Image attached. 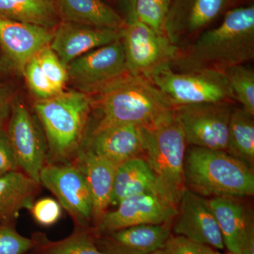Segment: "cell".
Wrapping results in <instances>:
<instances>
[{
	"label": "cell",
	"mask_w": 254,
	"mask_h": 254,
	"mask_svg": "<svg viewBox=\"0 0 254 254\" xmlns=\"http://www.w3.org/2000/svg\"><path fill=\"white\" fill-rule=\"evenodd\" d=\"M254 58V6H240L227 11L218 27L203 32L179 48L171 64L179 72L227 68Z\"/></svg>",
	"instance_id": "obj_1"
},
{
	"label": "cell",
	"mask_w": 254,
	"mask_h": 254,
	"mask_svg": "<svg viewBox=\"0 0 254 254\" xmlns=\"http://www.w3.org/2000/svg\"><path fill=\"white\" fill-rule=\"evenodd\" d=\"M94 128L133 125L150 128L174 116V107L148 78L127 72L88 93Z\"/></svg>",
	"instance_id": "obj_2"
},
{
	"label": "cell",
	"mask_w": 254,
	"mask_h": 254,
	"mask_svg": "<svg viewBox=\"0 0 254 254\" xmlns=\"http://www.w3.org/2000/svg\"><path fill=\"white\" fill-rule=\"evenodd\" d=\"M34 110L48 143L47 163H72L81 151L92 114L90 95L83 91H63L36 100Z\"/></svg>",
	"instance_id": "obj_3"
},
{
	"label": "cell",
	"mask_w": 254,
	"mask_h": 254,
	"mask_svg": "<svg viewBox=\"0 0 254 254\" xmlns=\"http://www.w3.org/2000/svg\"><path fill=\"white\" fill-rule=\"evenodd\" d=\"M185 187L203 197L252 196L254 174L248 165L223 150L193 146L184 163Z\"/></svg>",
	"instance_id": "obj_4"
},
{
	"label": "cell",
	"mask_w": 254,
	"mask_h": 254,
	"mask_svg": "<svg viewBox=\"0 0 254 254\" xmlns=\"http://www.w3.org/2000/svg\"><path fill=\"white\" fill-rule=\"evenodd\" d=\"M144 151L142 156L156 179L159 193L178 207L186 189L184 163L187 141L181 127L173 118L153 128H143Z\"/></svg>",
	"instance_id": "obj_5"
},
{
	"label": "cell",
	"mask_w": 254,
	"mask_h": 254,
	"mask_svg": "<svg viewBox=\"0 0 254 254\" xmlns=\"http://www.w3.org/2000/svg\"><path fill=\"white\" fill-rule=\"evenodd\" d=\"M150 81L174 108L200 103L236 101L226 76L220 71L201 70L179 72L167 65L157 70Z\"/></svg>",
	"instance_id": "obj_6"
},
{
	"label": "cell",
	"mask_w": 254,
	"mask_h": 254,
	"mask_svg": "<svg viewBox=\"0 0 254 254\" xmlns=\"http://www.w3.org/2000/svg\"><path fill=\"white\" fill-rule=\"evenodd\" d=\"M121 41L128 72L149 80L159 68L171 66L180 48L165 33L138 20L127 22Z\"/></svg>",
	"instance_id": "obj_7"
},
{
	"label": "cell",
	"mask_w": 254,
	"mask_h": 254,
	"mask_svg": "<svg viewBox=\"0 0 254 254\" xmlns=\"http://www.w3.org/2000/svg\"><path fill=\"white\" fill-rule=\"evenodd\" d=\"M234 103L230 102L184 105L174 110L187 145L210 150L227 149L229 125Z\"/></svg>",
	"instance_id": "obj_8"
},
{
	"label": "cell",
	"mask_w": 254,
	"mask_h": 254,
	"mask_svg": "<svg viewBox=\"0 0 254 254\" xmlns=\"http://www.w3.org/2000/svg\"><path fill=\"white\" fill-rule=\"evenodd\" d=\"M40 183L58 198L75 227L93 229L91 192L84 175L74 164L46 163L40 174Z\"/></svg>",
	"instance_id": "obj_9"
},
{
	"label": "cell",
	"mask_w": 254,
	"mask_h": 254,
	"mask_svg": "<svg viewBox=\"0 0 254 254\" xmlns=\"http://www.w3.org/2000/svg\"><path fill=\"white\" fill-rule=\"evenodd\" d=\"M6 129L18 168L40 183V174L47 163L48 148L36 115L22 102L15 100Z\"/></svg>",
	"instance_id": "obj_10"
},
{
	"label": "cell",
	"mask_w": 254,
	"mask_h": 254,
	"mask_svg": "<svg viewBox=\"0 0 254 254\" xmlns=\"http://www.w3.org/2000/svg\"><path fill=\"white\" fill-rule=\"evenodd\" d=\"M118 208L106 211L93 227L95 235L141 225H163L176 217L177 205L158 193H141L122 200Z\"/></svg>",
	"instance_id": "obj_11"
},
{
	"label": "cell",
	"mask_w": 254,
	"mask_h": 254,
	"mask_svg": "<svg viewBox=\"0 0 254 254\" xmlns=\"http://www.w3.org/2000/svg\"><path fill=\"white\" fill-rule=\"evenodd\" d=\"M66 68L68 78L81 91H95L128 72L121 39L78 57Z\"/></svg>",
	"instance_id": "obj_12"
},
{
	"label": "cell",
	"mask_w": 254,
	"mask_h": 254,
	"mask_svg": "<svg viewBox=\"0 0 254 254\" xmlns=\"http://www.w3.org/2000/svg\"><path fill=\"white\" fill-rule=\"evenodd\" d=\"M177 210L174 227L176 235L211 248L224 250L221 232L208 199L186 188Z\"/></svg>",
	"instance_id": "obj_13"
},
{
	"label": "cell",
	"mask_w": 254,
	"mask_h": 254,
	"mask_svg": "<svg viewBox=\"0 0 254 254\" xmlns=\"http://www.w3.org/2000/svg\"><path fill=\"white\" fill-rule=\"evenodd\" d=\"M53 29L19 22L0 15V49L11 66L23 74L26 64L49 46Z\"/></svg>",
	"instance_id": "obj_14"
},
{
	"label": "cell",
	"mask_w": 254,
	"mask_h": 254,
	"mask_svg": "<svg viewBox=\"0 0 254 254\" xmlns=\"http://www.w3.org/2000/svg\"><path fill=\"white\" fill-rule=\"evenodd\" d=\"M144 144L143 127L120 125L89 130L82 148L118 167L130 159L142 157Z\"/></svg>",
	"instance_id": "obj_15"
},
{
	"label": "cell",
	"mask_w": 254,
	"mask_h": 254,
	"mask_svg": "<svg viewBox=\"0 0 254 254\" xmlns=\"http://www.w3.org/2000/svg\"><path fill=\"white\" fill-rule=\"evenodd\" d=\"M228 0H181L170 9L165 33L182 48L195 40L227 6Z\"/></svg>",
	"instance_id": "obj_16"
},
{
	"label": "cell",
	"mask_w": 254,
	"mask_h": 254,
	"mask_svg": "<svg viewBox=\"0 0 254 254\" xmlns=\"http://www.w3.org/2000/svg\"><path fill=\"white\" fill-rule=\"evenodd\" d=\"M122 38V29L96 27L63 21L55 28L50 47L67 66L78 57Z\"/></svg>",
	"instance_id": "obj_17"
},
{
	"label": "cell",
	"mask_w": 254,
	"mask_h": 254,
	"mask_svg": "<svg viewBox=\"0 0 254 254\" xmlns=\"http://www.w3.org/2000/svg\"><path fill=\"white\" fill-rule=\"evenodd\" d=\"M170 236L166 224L141 225L95 235V241L107 254H150L163 250Z\"/></svg>",
	"instance_id": "obj_18"
},
{
	"label": "cell",
	"mask_w": 254,
	"mask_h": 254,
	"mask_svg": "<svg viewBox=\"0 0 254 254\" xmlns=\"http://www.w3.org/2000/svg\"><path fill=\"white\" fill-rule=\"evenodd\" d=\"M72 163L84 175L91 192L93 227L111 203L117 166L83 148Z\"/></svg>",
	"instance_id": "obj_19"
},
{
	"label": "cell",
	"mask_w": 254,
	"mask_h": 254,
	"mask_svg": "<svg viewBox=\"0 0 254 254\" xmlns=\"http://www.w3.org/2000/svg\"><path fill=\"white\" fill-rule=\"evenodd\" d=\"M41 186L19 170L0 177V224H15L21 210H31Z\"/></svg>",
	"instance_id": "obj_20"
},
{
	"label": "cell",
	"mask_w": 254,
	"mask_h": 254,
	"mask_svg": "<svg viewBox=\"0 0 254 254\" xmlns=\"http://www.w3.org/2000/svg\"><path fill=\"white\" fill-rule=\"evenodd\" d=\"M208 203L218 222L224 245L231 253L240 254L246 233L254 223L252 215L233 198H212Z\"/></svg>",
	"instance_id": "obj_21"
},
{
	"label": "cell",
	"mask_w": 254,
	"mask_h": 254,
	"mask_svg": "<svg viewBox=\"0 0 254 254\" xmlns=\"http://www.w3.org/2000/svg\"><path fill=\"white\" fill-rule=\"evenodd\" d=\"M146 193L160 194L154 173L144 159L137 157L117 167L110 205L117 206L127 197Z\"/></svg>",
	"instance_id": "obj_22"
},
{
	"label": "cell",
	"mask_w": 254,
	"mask_h": 254,
	"mask_svg": "<svg viewBox=\"0 0 254 254\" xmlns=\"http://www.w3.org/2000/svg\"><path fill=\"white\" fill-rule=\"evenodd\" d=\"M58 4L60 16L68 22L119 30L127 23L102 0H58Z\"/></svg>",
	"instance_id": "obj_23"
},
{
	"label": "cell",
	"mask_w": 254,
	"mask_h": 254,
	"mask_svg": "<svg viewBox=\"0 0 254 254\" xmlns=\"http://www.w3.org/2000/svg\"><path fill=\"white\" fill-rule=\"evenodd\" d=\"M0 15L50 29L56 28L61 18L58 0H0Z\"/></svg>",
	"instance_id": "obj_24"
},
{
	"label": "cell",
	"mask_w": 254,
	"mask_h": 254,
	"mask_svg": "<svg viewBox=\"0 0 254 254\" xmlns=\"http://www.w3.org/2000/svg\"><path fill=\"white\" fill-rule=\"evenodd\" d=\"M34 254H107L95 245L93 229L74 227L72 233L63 240H50L46 234L32 235Z\"/></svg>",
	"instance_id": "obj_25"
},
{
	"label": "cell",
	"mask_w": 254,
	"mask_h": 254,
	"mask_svg": "<svg viewBox=\"0 0 254 254\" xmlns=\"http://www.w3.org/2000/svg\"><path fill=\"white\" fill-rule=\"evenodd\" d=\"M227 152L239 160L254 166V115L243 108H234L230 117Z\"/></svg>",
	"instance_id": "obj_26"
},
{
	"label": "cell",
	"mask_w": 254,
	"mask_h": 254,
	"mask_svg": "<svg viewBox=\"0 0 254 254\" xmlns=\"http://www.w3.org/2000/svg\"><path fill=\"white\" fill-rule=\"evenodd\" d=\"M236 101L247 113L254 115V72L243 64L227 68L224 72Z\"/></svg>",
	"instance_id": "obj_27"
},
{
	"label": "cell",
	"mask_w": 254,
	"mask_h": 254,
	"mask_svg": "<svg viewBox=\"0 0 254 254\" xmlns=\"http://www.w3.org/2000/svg\"><path fill=\"white\" fill-rule=\"evenodd\" d=\"M171 0H136V19L155 31L165 33V24Z\"/></svg>",
	"instance_id": "obj_28"
},
{
	"label": "cell",
	"mask_w": 254,
	"mask_h": 254,
	"mask_svg": "<svg viewBox=\"0 0 254 254\" xmlns=\"http://www.w3.org/2000/svg\"><path fill=\"white\" fill-rule=\"evenodd\" d=\"M42 70L48 81L58 93L64 91L69 79L67 68L58 58L50 46L36 55Z\"/></svg>",
	"instance_id": "obj_29"
},
{
	"label": "cell",
	"mask_w": 254,
	"mask_h": 254,
	"mask_svg": "<svg viewBox=\"0 0 254 254\" xmlns=\"http://www.w3.org/2000/svg\"><path fill=\"white\" fill-rule=\"evenodd\" d=\"M23 75L36 100L48 99L58 94L42 70L36 56L25 66Z\"/></svg>",
	"instance_id": "obj_30"
},
{
	"label": "cell",
	"mask_w": 254,
	"mask_h": 254,
	"mask_svg": "<svg viewBox=\"0 0 254 254\" xmlns=\"http://www.w3.org/2000/svg\"><path fill=\"white\" fill-rule=\"evenodd\" d=\"M33 241L18 233L15 224H0V254H27Z\"/></svg>",
	"instance_id": "obj_31"
},
{
	"label": "cell",
	"mask_w": 254,
	"mask_h": 254,
	"mask_svg": "<svg viewBox=\"0 0 254 254\" xmlns=\"http://www.w3.org/2000/svg\"><path fill=\"white\" fill-rule=\"evenodd\" d=\"M30 210L37 223L43 227L55 225L62 215V206L59 202L49 197L35 201Z\"/></svg>",
	"instance_id": "obj_32"
},
{
	"label": "cell",
	"mask_w": 254,
	"mask_h": 254,
	"mask_svg": "<svg viewBox=\"0 0 254 254\" xmlns=\"http://www.w3.org/2000/svg\"><path fill=\"white\" fill-rule=\"evenodd\" d=\"M163 250L167 254H213L214 252L211 247L180 235L169 237Z\"/></svg>",
	"instance_id": "obj_33"
},
{
	"label": "cell",
	"mask_w": 254,
	"mask_h": 254,
	"mask_svg": "<svg viewBox=\"0 0 254 254\" xmlns=\"http://www.w3.org/2000/svg\"><path fill=\"white\" fill-rule=\"evenodd\" d=\"M18 170L6 128L4 126L0 127V177Z\"/></svg>",
	"instance_id": "obj_34"
},
{
	"label": "cell",
	"mask_w": 254,
	"mask_h": 254,
	"mask_svg": "<svg viewBox=\"0 0 254 254\" xmlns=\"http://www.w3.org/2000/svg\"><path fill=\"white\" fill-rule=\"evenodd\" d=\"M12 90L6 85L0 84V127L9 120L14 103Z\"/></svg>",
	"instance_id": "obj_35"
},
{
	"label": "cell",
	"mask_w": 254,
	"mask_h": 254,
	"mask_svg": "<svg viewBox=\"0 0 254 254\" xmlns=\"http://www.w3.org/2000/svg\"><path fill=\"white\" fill-rule=\"evenodd\" d=\"M240 254H254V227L250 225L242 242Z\"/></svg>",
	"instance_id": "obj_36"
},
{
	"label": "cell",
	"mask_w": 254,
	"mask_h": 254,
	"mask_svg": "<svg viewBox=\"0 0 254 254\" xmlns=\"http://www.w3.org/2000/svg\"><path fill=\"white\" fill-rule=\"evenodd\" d=\"M136 0H120L127 15V22L134 21L136 19L135 6Z\"/></svg>",
	"instance_id": "obj_37"
},
{
	"label": "cell",
	"mask_w": 254,
	"mask_h": 254,
	"mask_svg": "<svg viewBox=\"0 0 254 254\" xmlns=\"http://www.w3.org/2000/svg\"><path fill=\"white\" fill-rule=\"evenodd\" d=\"M150 254H167L165 253V251L163 250H159L155 251V252H153V253Z\"/></svg>",
	"instance_id": "obj_38"
},
{
	"label": "cell",
	"mask_w": 254,
	"mask_h": 254,
	"mask_svg": "<svg viewBox=\"0 0 254 254\" xmlns=\"http://www.w3.org/2000/svg\"><path fill=\"white\" fill-rule=\"evenodd\" d=\"M3 70H4V64L2 60L0 58V71H3Z\"/></svg>",
	"instance_id": "obj_39"
},
{
	"label": "cell",
	"mask_w": 254,
	"mask_h": 254,
	"mask_svg": "<svg viewBox=\"0 0 254 254\" xmlns=\"http://www.w3.org/2000/svg\"><path fill=\"white\" fill-rule=\"evenodd\" d=\"M241 1V0H228V3H227V6L228 5H232L235 4L237 1Z\"/></svg>",
	"instance_id": "obj_40"
},
{
	"label": "cell",
	"mask_w": 254,
	"mask_h": 254,
	"mask_svg": "<svg viewBox=\"0 0 254 254\" xmlns=\"http://www.w3.org/2000/svg\"><path fill=\"white\" fill-rule=\"evenodd\" d=\"M213 254H234L231 253V252H229V253H227V254H222V253H220V252H217V251L214 250Z\"/></svg>",
	"instance_id": "obj_41"
}]
</instances>
